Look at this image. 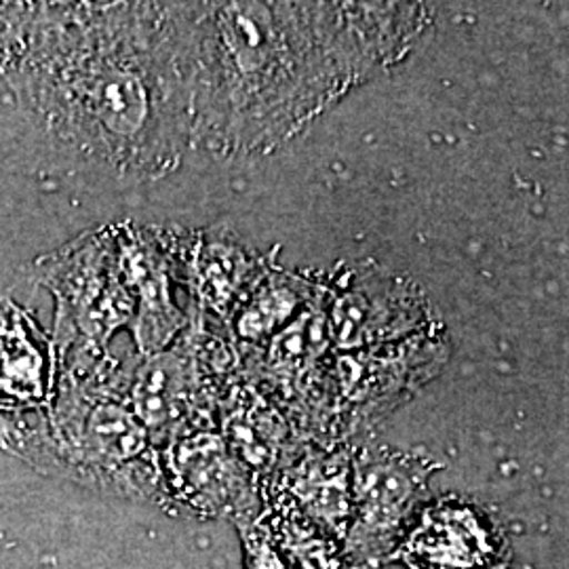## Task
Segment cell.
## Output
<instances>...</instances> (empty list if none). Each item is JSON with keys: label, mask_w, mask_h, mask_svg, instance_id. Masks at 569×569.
I'll return each instance as SVG.
<instances>
[{"label": "cell", "mask_w": 569, "mask_h": 569, "mask_svg": "<svg viewBox=\"0 0 569 569\" xmlns=\"http://www.w3.org/2000/svg\"><path fill=\"white\" fill-rule=\"evenodd\" d=\"M512 547L505 528L458 496L428 502L407 529L387 566L407 569H509Z\"/></svg>", "instance_id": "4"}, {"label": "cell", "mask_w": 569, "mask_h": 569, "mask_svg": "<svg viewBox=\"0 0 569 569\" xmlns=\"http://www.w3.org/2000/svg\"><path fill=\"white\" fill-rule=\"evenodd\" d=\"M258 517V515H256ZM251 519L247 523L237 526L244 549V569H291L270 542L264 528L258 523V519Z\"/></svg>", "instance_id": "7"}, {"label": "cell", "mask_w": 569, "mask_h": 569, "mask_svg": "<svg viewBox=\"0 0 569 569\" xmlns=\"http://www.w3.org/2000/svg\"><path fill=\"white\" fill-rule=\"evenodd\" d=\"M0 446L44 475L163 507L157 446L98 369H61L51 407L0 422Z\"/></svg>", "instance_id": "1"}, {"label": "cell", "mask_w": 569, "mask_h": 569, "mask_svg": "<svg viewBox=\"0 0 569 569\" xmlns=\"http://www.w3.org/2000/svg\"><path fill=\"white\" fill-rule=\"evenodd\" d=\"M277 498L305 515L310 523L345 545L350 523V468L305 462L281 475V481L260 486V498Z\"/></svg>", "instance_id": "6"}, {"label": "cell", "mask_w": 569, "mask_h": 569, "mask_svg": "<svg viewBox=\"0 0 569 569\" xmlns=\"http://www.w3.org/2000/svg\"><path fill=\"white\" fill-rule=\"evenodd\" d=\"M60 371L53 338L26 308L0 296V422L49 409Z\"/></svg>", "instance_id": "5"}, {"label": "cell", "mask_w": 569, "mask_h": 569, "mask_svg": "<svg viewBox=\"0 0 569 569\" xmlns=\"http://www.w3.org/2000/svg\"><path fill=\"white\" fill-rule=\"evenodd\" d=\"M428 460L369 451L350 468V523L345 552L352 569L387 568L418 512L427 505Z\"/></svg>", "instance_id": "2"}, {"label": "cell", "mask_w": 569, "mask_h": 569, "mask_svg": "<svg viewBox=\"0 0 569 569\" xmlns=\"http://www.w3.org/2000/svg\"><path fill=\"white\" fill-rule=\"evenodd\" d=\"M159 456L164 510L234 526L260 512V486L226 448L224 439L207 430H182Z\"/></svg>", "instance_id": "3"}]
</instances>
